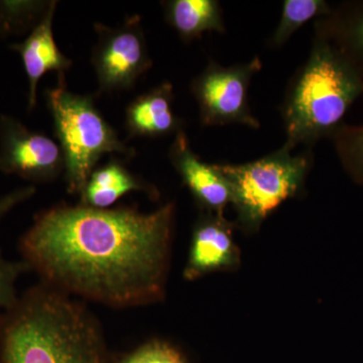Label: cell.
I'll list each match as a JSON object with an SVG mask.
<instances>
[{
  "instance_id": "cell-1",
  "label": "cell",
  "mask_w": 363,
  "mask_h": 363,
  "mask_svg": "<svg viewBox=\"0 0 363 363\" xmlns=\"http://www.w3.org/2000/svg\"><path fill=\"white\" fill-rule=\"evenodd\" d=\"M175 204L135 208L58 205L38 215L20 240L23 262L42 283L113 308L161 300Z\"/></svg>"
},
{
  "instance_id": "cell-2",
  "label": "cell",
  "mask_w": 363,
  "mask_h": 363,
  "mask_svg": "<svg viewBox=\"0 0 363 363\" xmlns=\"http://www.w3.org/2000/svg\"><path fill=\"white\" fill-rule=\"evenodd\" d=\"M0 363H112L96 320L42 283L0 318Z\"/></svg>"
},
{
  "instance_id": "cell-3",
  "label": "cell",
  "mask_w": 363,
  "mask_h": 363,
  "mask_svg": "<svg viewBox=\"0 0 363 363\" xmlns=\"http://www.w3.org/2000/svg\"><path fill=\"white\" fill-rule=\"evenodd\" d=\"M360 95L363 82L358 72L337 50L314 35L309 58L291 79L281 104L284 145L293 150L332 138Z\"/></svg>"
},
{
  "instance_id": "cell-4",
  "label": "cell",
  "mask_w": 363,
  "mask_h": 363,
  "mask_svg": "<svg viewBox=\"0 0 363 363\" xmlns=\"http://www.w3.org/2000/svg\"><path fill=\"white\" fill-rule=\"evenodd\" d=\"M64 77L59 76L58 87L48 92V102L63 154L67 191L81 195L100 157L112 152L131 156L135 150L119 140L92 98L67 89Z\"/></svg>"
},
{
  "instance_id": "cell-5",
  "label": "cell",
  "mask_w": 363,
  "mask_h": 363,
  "mask_svg": "<svg viewBox=\"0 0 363 363\" xmlns=\"http://www.w3.org/2000/svg\"><path fill=\"white\" fill-rule=\"evenodd\" d=\"M283 147L247 164H216L231 190L238 222L248 233L257 231L274 210L302 190L313 155L293 156Z\"/></svg>"
},
{
  "instance_id": "cell-6",
  "label": "cell",
  "mask_w": 363,
  "mask_h": 363,
  "mask_svg": "<svg viewBox=\"0 0 363 363\" xmlns=\"http://www.w3.org/2000/svg\"><path fill=\"white\" fill-rule=\"evenodd\" d=\"M262 68L259 56L247 63L229 67L210 61L191 83L202 125L242 124L259 130V121L252 113L248 102V89L253 76Z\"/></svg>"
},
{
  "instance_id": "cell-7",
  "label": "cell",
  "mask_w": 363,
  "mask_h": 363,
  "mask_svg": "<svg viewBox=\"0 0 363 363\" xmlns=\"http://www.w3.org/2000/svg\"><path fill=\"white\" fill-rule=\"evenodd\" d=\"M98 40L92 54L100 91L130 89L152 65L140 18H128L123 26H95Z\"/></svg>"
},
{
  "instance_id": "cell-8",
  "label": "cell",
  "mask_w": 363,
  "mask_h": 363,
  "mask_svg": "<svg viewBox=\"0 0 363 363\" xmlns=\"http://www.w3.org/2000/svg\"><path fill=\"white\" fill-rule=\"evenodd\" d=\"M64 169L61 147L9 116L0 118V171L33 183L54 181Z\"/></svg>"
},
{
  "instance_id": "cell-9",
  "label": "cell",
  "mask_w": 363,
  "mask_h": 363,
  "mask_svg": "<svg viewBox=\"0 0 363 363\" xmlns=\"http://www.w3.org/2000/svg\"><path fill=\"white\" fill-rule=\"evenodd\" d=\"M240 252L233 238V224L221 215L205 212L193 231L184 278L194 281L219 271L235 269Z\"/></svg>"
},
{
  "instance_id": "cell-10",
  "label": "cell",
  "mask_w": 363,
  "mask_h": 363,
  "mask_svg": "<svg viewBox=\"0 0 363 363\" xmlns=\"http://www.w3.org/2000/svg\"><path fill=\"white\" fill-rule=\"evenodd\" d=\"M169 160L200 207L205 212L224 216V210L231 203L230 186L216 164L203 162L193 152L183 130L176 135Z\"/></svg>"
},
{
  "instance_id": "cell-11",
  "label": "cell",
  "mask_w": 363,
  "mask_h": 363,
  "mask_svg": "<svg viewBox=\"0 0 363 363\" xmlns=\"http://www.w3.org/2000/svg\"><path fill=\"white\" fill-rule=\"evenodd\" d=\"M57 2H50L42 20L21 44L14 45L21 55L28 79V109H33L37 100V87L40 78L48 72L57 71L59 76L72 66V61L60 51L52 35V18Z\"/></svg>"
},
{
  "instance_id": "cell-12",
  "label": "cell",
  "mask_w": 363,
  "mask_h": 363,
  "mask_svg": "<svg viewBox=\"0 0 363 363\" xmlns=\"http://www.w3.org/2000/svg\"><path fill=\"white\" fill-rule=\"evenodd\" d=\"M315 35L326 40L363 75V0L332 6L314 23Z\"/></svg>"
},
{
  "instance_id": "cell-13",
  "label": "cell",
  "mask_w": 363,
  "mask_h": 363,
  "mask_svg": "<svg viewBox=\"0 0 363 363\" xmlns=\"http://www.w3.org/2000/svg\"><path fill=\"white\" fill-rule=\"evenodd\" d=\"M174 91L169 82L136 98L126 109V128L131 136L162 138L182 130L173 112Z\"/></svg>"
},
{
  "instance_id": "cell-14",
  "label": "cell",
  "mask_w": 363,
  "mask_h": 363,
  "mask_svg": "<svg viewBox=\"0 0 363 363\" xmlns=\"http://www.w3.org/2000/svg\"><path fill=\"white\" fill-rule=\"evenodd\" d=\"M164 7L169 25L185 42L207 32H226L223 11L216 0H171L164 2Z\"/></svg>"
},
{
  "instance_id": "cell-15",
  "label": "cell",
  "mask_w": 363,
  "mask_h": 363,
  "mask_svg": "<svg viewBox=\"0 0 363 363\" xmlns=\"http://www.w3.org/2000/svg\"><path fill=\"white\" fill-rule=\"evenodd\" d=\"M131 191H145L152 196L157 192L131 175L121 164L111 162L93 171L81 198L86 206L108 209L119 198Z\"/></svg>"
},
{
  "instance_id": "cell-16",
  "label": "cell",
  "mask_w": 363,
  "mask_h": 363,
  "mask_svg": "<svg viewBox=\"0 0 363 363\" xmlns=\"http://www.w3.org/2000/svg\"><path fill=\"white\" fill-rule=\"evenodd\" d=\"M332 6L324 0H285L281 18L269 39L272 48H281L308 21L330 13Z\"/></svg>"
},
{
  "instance_id": "cell-17",
  "label": "cell",
  "mask_w": 363,
  "mask_h": 363,
  "mask_svg": "<svg viewBox=\"0 0 363 363\" xmlns=\"http://www.w3.org/2000/svg\"><path fill=\"white\" fill-rule=\"evenodd\" d=\"M346 173L363 187V125H343L332 136Z\"/></svg>"
},
{
  "instance_id": "cell-18",
  "label": "cell",
  "mask_w": 363,
  "mask_h": 363,
  "mask_svg": "<svg viewBox=\"0 0 363 363\" xmlns=\"http://www.w3.org/2000/svg\"><path fill=\"white\" fill-rule=\"evenodd\" d=\"M30 271L23 260L13 262L4 257L0 248V318L18 303L20 296L16 291V283L21 274Z\"/></svg>"
},
{
  "instance_id": "cell-19",
  "label": "cell",
  "mask_w": 363,
  "mask_h": 363,
  "mask_svg": "<svg viewBox=\"0 0 363 363\" xmlns=\"http://www.w3.org/2000/svg\"><path fill=\"white\" fill-rule=\"evenodd\" d=\"M116 363H187L183 354L164 341L152 340L136 348Z\"/></svg>"
},
{
  "instance_id": "cell-20",
  "label": "cell",
  "mask_w": 363,
  "mask_h": 363,
  "mask_svg": "<svg viewBox=\"0 0 363 363\" xmlns=\"http://www.w3.org/2000/svg\"><path fill=\"white\" fill-rule=\"evenodd\" d=\"M35 187L26 186V187L16 189V190L9 192V194L2 196L0 198V220L7 213H9L13 208L26 201V200L30 199L35 195Z\"/></svg>"
},
{
  "instance_id": "cell-21",
  "label": "cell",
  "mask_w": 363,
  "mask_h": 363,
  "mask_svg": "<svg viewBox=\"0 0 363 363\" xmlns=\"http://www.w3.org/2000/svg\"><path fill=\"white\" fill-rule=\"evenodd\" d=\"M362 82H363V75L362 76Z\"/></svg>"
}]
</instances>
